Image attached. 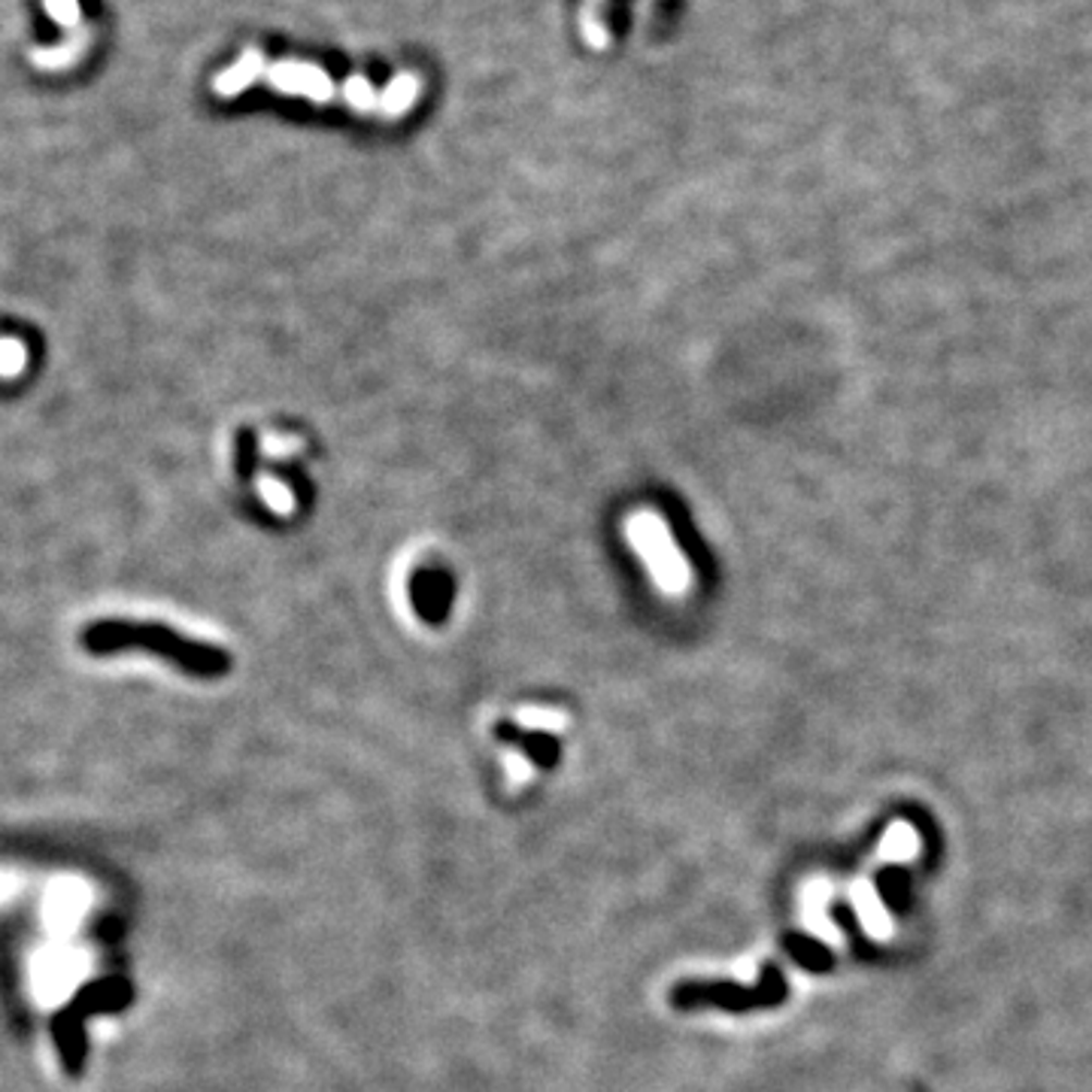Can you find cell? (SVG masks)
I'll return each instance as SVG.
<instances>
[{
    "instance_id": "obj_6",
    "label": "cell",
    "mask_w": 1092,
    "mask_h": 1092,
    "mask_svg": "<svg viewBox=\"0 0 1092 1092\" xmlns=\"http://www.w3.org/2000/svg\"><path fill=\"white\" fill-rule=\"evenodd\" d=\"M265 71H268V68H265V58L258 56V52H246L234 68H228V71L216 79V91L225 95V98H231V95H237L243 88L253 86L258 73Z\"/></svg>"
},
{
    "instance_id": "obj_7",
    "label": "cell",
    "mask_w": 1092,
    "mask_h": 1092,
    "mask_svg": "<svg viewBox=\"0 0 1092 1092\" xmlns=\"http://www.w3.org/2000/svg\"><path fill=\"white\" fill-rule=\"evenodd\" d=\"M256 486H258V495H261V501H265V504H268L270 511L277 513V516H292V513H295V507H298V498H295V492H292L285 482H280L277 477H258Z\"/></svg>"
},
{
    "instance_id": "obj_5",
    "label": "cell",
    "mask_w": 1092,
    "mask_h": 1092,
    "mask_svg": "<svg viewBox=\"0 0 1092 1092\" xmlns=\"http://www.w3.org/2000/svg\"><path fill=\"white\" fill-rule=\"evenodd\" d=\"M419 91H422V83H419L416 73H397L395 79L389 83V88L380 95L377 110H380L385 119H397V115H404L413 103H416Z\"/></svg>"
},
{
    "instance_id": "obj_11",
    "label": "cell",
    "mask_w": 1092,
    "mask_h": 1092,
    "mask_svg": "<svg viewBox=\"0 0 1092 1092\" xmlns=\"http://www.w3.org/2000/svg\"><path fill=\"white\" fill-rule=\"evenodd\" d=\"M582 34H586V40L592 46H598V49H604V46L611 44V34H608V28L598 22L596 15L592 13H586L582 15Z\"/></svg>"
},
{
    "instance_id": "obj_10",
    "label": "cell",
    "mask_w": 1092,
    "mask_h": 1092,
    "mask_svg": "<svg viewBox=\"0 0 1092 1092\" xmlns=\"http://www.w3.org/2000/svg\"><path fill=\"white\" fill-rule=\"evenodd\" d=\"M258 450L268 455H292L304 450V440L285 438V434H265V438L258 440Z\"/></svg>"
},
{
    "instance_id": "obj_3",
    "label": "cell",
    "mask_w": 1092,
    "mask_h": 1092,
    "mask_svg": "<svg viewBox=\"0 0 1092 1092\" xmlns=\"http://www.w3.org/2000/svg\"><path fill=\"white\" fill-rule=\"evenodd\" d=\"M640 519V525L647 528V535L653 540L655 547V559H659V577H655V586L665 592V596H683L689 592L692 586V568L686 562V555L680 553V547L674 543V535L667 523L653 511H638L635 513Z\"/></svg>"
},
{
    "instance_id": "obj_4",
    "label": "cell",
    "mask_w": 1092,
    "mask_h": 1092,
    "mask_svg": "<svg viewBox=\"0 0 1092 1092\" xmlns=\"http://www.w3.org/2000/svg\"><path fill=\"white\" fill-rule=\"evenodd\" d=\"M265 76H268L270 86L283 91V95H307L319 103L334 98V83L328 79V73L312 68V64H304V61H277L265 71Z\"/></svg>"
},
{
    "instance_id": "obj_9",
    "label": "cell",
    "mask_w": 1092,
    "mask_h": 1092,
    "mask_svg": "<svg viewBox=\"0 0 1092 1092\" xmlns=\"http://www.w3.org/2000/svg\"><path fill=\"white\" fill-rule=\"evenodd\" d=\"M516 720L528 728V732H562L568 725V716L562 710H543V708H523L516 713Z\"/></svg>"
},
{
    "instance_id": "obj_2",
    "label": "cell",
    "mask_w": 1092,
    "mask_h": 1092,
    "mask_svg": "<svg viewBox=\"0 0 1092 1092\" xmlns=\"http://www.w3.org/2000/svg\"><path fill=\"white\" fill-rule=\"evenodd\" d=\"M131 1005V986L128 980L107 978L100 983L86 986L79 998L71 1007H64L56 1017V1044L61 1053V1063L71 1075L83 1071L86 1063V1017L91 1014H110V1010H122Z\"/></svg>"
},
{
    "instance_id": "obj_1",
    "label": "cell",
    "mask_w": 1092,
    "mask_h": 1092,
    "mask_svg": "<svg viewBox=\"0 0 1092 1092\" xmlns=\"http://www.w3.org/2000/svg\"><path fill=\"white\" fill-rule=\"evenodd\" d=\"M83 643L91 653H115V650H128V647H149L158 650L161 655H168L173 662H180L188 671H200V674H213L219 667H225L222 653H216L204 643H192V640L180 638L168 631L164 625L149 623H128V619H100L91 623L83 635Z\"/></svg>"
},
{
    "instance_id": "obj_12",
    "label": "cell",
    "mask_w": 1092,
    "mask_h": 1092,
    "mask_svg": "<svg viewBox=\"0 0 1092 1092\" xmlns=\"http://www.w3.org/2000/svg\"><path fill=\"white\" fill-rule=\"evenodd\" d=\"M49 10L58 22H73L76 19V3L73 0H49Z\"/></svg>"
},
{
    "instance_id": "obj_13",
    "label": "cell",
    "mask_w": 1092,
    "mask_h": 1092,
    "mask_svg": "<svg viewBox=\"0 0 1092 1092\" xmlns=\"http://www.w3.org/2000/svg\"><path fill=\"white\" fill-rule=\"evenodd\" d=\"M507 768H511L513 781H516V783H523L525 777H528V774H531V765H528V762H525V759H523V756H519V752H511V756H507Z\"/></svg>"
},
{
    "instance_id": "obj_8",
    "label": "cell",
    "mask_w": 1092,
    "mask_h": 1092,
    "mask_svg": "<svg viewBox=\"0 0 1092 1092\" xmlns=\"http://www.w3.org/2000/svg\"><path fill=\"white\" fill-rule=\"evenodd\" d=\"M343 100L353 107L355 113H370V110H377L380 95H377V88L370 86L365 76H349L343 83Z\"/></svg>"
}]
</instances>
